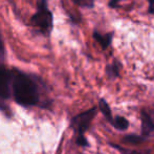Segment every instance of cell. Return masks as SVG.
Wrapping results in <instances>:
<instances>
[{
    "instance_id": "4fadbf2b",
    "label": "cell",
    "mask_w": 154,
    "mask_h": 154,
    "mask_svg": "<svg viewBox=\"0 0 154 154\" xmlns=\"http://www.w3.org/2000/svg\"><path fill=\"white\" fill-rule=\"evenodd\" d=\"M4 56H5V49H4V44H3V40H2V37H1V35H0V66L3 65Z\"/></svg>"
},
{
    "instance_id": "277c9868",
    "label": "cell",
    "mask_w": 154,
    "mask_h": 154,
    "mask_svg": "<svg viewBox=\"0 0 154 154\" xmlns=\"http://www.w3.org/2000/svg\"><path fill=\"white\" fill-rule=\"evenodd\" d=\"M11 79L12 72L6 69L3 65L0 66V108L2 110L6 108V102L11 94Z\"/></svg>"
},
{
    "instance_id": "ba28073f",
    "label": "cell",
    "mask_w": 154,
    "mask_h": 154,
    "mask_svg": "<svg viewBox=\"0 0 154 154\" xmlns=\"http://www.w3.org/2000/svg\"><path fill=\"white\" fill-rule=\"evenodd\" d=\"M120 68L121 65L118 62H113L112 64L108 65L107 68H106V73L110 79H114V78H118L120 75Z\"/></svg>"
},
{
    "instance_id": "52a82bcc",
    "label": "cell",
    "mask_w": 154,
    "mask_h": 154,
    "mask_svg": "<svg viewBox=\"0 0 154 154\" xmlns=\"http://www.w3.org/2000/svg\"><path fill=\"white\" fill-rule=\"evenodd\" d=\"M109 122L111 123V125L113 126L114 128H116V129H119V130H122V131L126 130L129 127V122H128L124 116H116V118H112Z\"/></svg>"
},
{
    "instance_id": "7a4b0ae2",
    "label": "cell",
    "mask_w": 154,
    "mask_h": 154,
    "mask_svg": "<svg viewBox=\"0 0 154 154\" xmlns=\"http://www.w3.org/2000/svg\"><path fill=\"white\" fill-rule=\"evenodd\" d=\"M32 25L42 34L48 36L53 29V13L47 8V0H39L38 10L31 19Z\"/></svg>"
},
{
    "instance_id": "5bb4252c",
    "label": "cell",
    "mask_w": 154,
    "mask_h": 154,
    "mask_svg": "<svg viewBox=\"0 0 154 154\" xmlns=\"http://www.w3.org/2000/svg\"><path fill=\"white\" fill-rule=\"evenodd\" d=\"M149 1V8H148V12L150 14L154 15V0H148Z\"/></svg>"
},
{
    "instance_id": "8fae6325",
    "label": "cell",
    "mask_w": 154,
    "mask_h": 154,
    "mask_svg": "<svg viewBox=\"0 0 154 154\" xmlns=\"http://www.w3.org/2000/svg\"><path fill=\"white\" fill-rule=\"evenodd\" d=\"M72 1H73V3L81 6V8H93V5H94L95 0H72Z\"/></svg>"
},
{
    "instance_id": "3957f363",
    "label": "cell",
    "mask_w": 154,
    "mask_h": 154,
    "mask_svg": "<svg viewBox=\"0 0 154 154\" xmlns=\"http://www.w3.org/2000/svg\"><path fill=\"white\" fill-rule=\"evenodd\" d=\"M95 112H97V109L92 108V109L87 110V111L75 116L72 119V121H71V126L78 132L77 143L80 146H87L88 145L87 140H86L85 136H84V132L89 128L91 121L95 116Z\"/></svg>"
},
{
    "instance_id": "8992f818",
    "label": "cell",
    "mask_w": 154,
    "mask_h": 154,
    "mask_svg": "<svg viewBox=\"0 0 154 154\" xmlns=\"http://www.w3.org/2000/svg\"><path fill=\"white\" fill-rule=\"evenodd\" d=\"M93 38L101 45L102 48L106 49L112 41V34H101V32L94 31L93 32Z\"/></svg>"
},
{
    "instance_id": "9c48e42d",
    "label": "cell",
    "mask_w": 154,
    "mask_h": 154,
    "mask_svg": "<svg viewBox=\"0 0 154 154\" xmlns=\"http://www.w3.org/2000/svg\"><path fill=\"white\" fill-rule=\"evenodd\" d=\"M99 107H100V110L102 111V113L107 118L108 121H110L112 119V116H111V109H110L109 105L108 103L105 101L104 99H101L100 100V103H99Z\"/></svg>"
},
{
    "instance_id": "7c38bea8",
    "label": "cell",
    "mask_w": 154,
    "mask_h": 154,
    "mask_svg": "<svg viewBox=\"0 0 154 154\" xmlns=\"http://www.w3.org/2000/svg\"><path fill=\"white\" fill-rule=\"evenodd\" d=\"M112 147H114L116 149H118L122 154H149V152H140V151L136 150H131V149H126L123 148L121 146H118V145H111Z\"/></svg>"
},
{
    "instance_id": "5b68a950",
    "label": "cell",
    "mask_w": 154,
    "mask_h": 154,
    "mask_svg": "<svg viewBox=\"0 0 154 154\" xmlns=\"http://www.w3.org/2000/svg\"><path fill=\"white\" fill-rule=\"evenodd\" d=\"M143 135H150L154 132V110L145 108L140 112Z\"/></svg>"
},
{
    "instance_id": "9a60e30c",
    "label": "cell",
    "mask_w": 154,
    "mask_h": 154,
    "mask_svg": "<svg viewBox=\"0 0 154 154\" xmlns=\"http://www.w3.org/2000/svg\"><path fill=\"white\" fill-rule=\"evenodd\" d=\"M122 1H125V0H110L109 5L111 6V8H116V6L119 5V3Z\"/></svg>"
},
{
    "instance_id": "6da1fadb",
    "label": "cell",
    "mask_w": 154,
    "mask_h": 154,
    "mask_svg": "<svg viewBox=\"0 0 154 154\" xmlns=\"http://www.w3.org/2000/svg\"><path fill=\"white\" fill-rule=\"evenodd\" d=\"M11 92L15 101L22 106H35L42 103L43 85L35 75L17 69L11 70Z\"/></svg>"
},
{
    "instance_id": "30bf717a",
    "label": "cell",
    "mask_w": 154,
    "mask_h": 154,
    "mask_svg": "<svg viewBox=\"0 0 154 154\" xmlns=\"http://www.w3.org/2000/svg\"><path fill=\"white\" fill-rule=\"evenodd\" d=\"M123 140H124V142L128 143V144L137 145V144H140V143L144 140V138L138 135H127V136H125Z\"/></svg>"
}]
</instances>
